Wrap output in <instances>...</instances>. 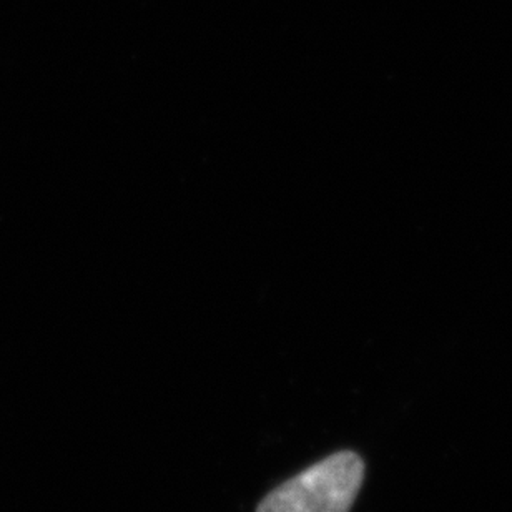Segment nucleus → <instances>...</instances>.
<instances>
[{
    "mask_svg": "<svg viewBox=\"0 0 512 512\" xmlns=\"http://www.w3.org/2000/svg\"><path fill=\"white\" fill-rule=\"evenodd\" d=\"M365 481V461L341 451L266 494L256 512H350Z\"/></svg>",
    "mask_w": 512,
    "mask_h": 512,
    "instance_id": "f257e3e1",
    "label": "nucleus"
}]
</instances>
